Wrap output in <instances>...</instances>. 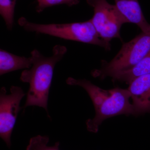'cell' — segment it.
Segmentation results:
<instances>
[{"label": "cell", "instance_id": "cell-2", "mask_svg": "<svg viewBox=\"0 0 150 150\" xmlns=\"http://www.w3.org/2000/svg\"><path fill=\"white\" fill-rule=\"evenodd\" d=\"M94 106L95 115L86 122L89 132L96 133L104 120L119 115H136L133 104L130 101V92L127 89L115 88L108 90L96 86L88 93Z\"/></svg>", "mask_w": 150, "mask_h": 150}, {"label": "cell", "instance_id": "cell-5", "mask_svg": "<svg viewBox=\"0 0 150 150\" xmlns=\"http://www.w3.org/2000/svg\"><path fill=\"white\" fill-rule=\"evenodd\" d=\"M93 8L94 14L91 19L100 37L108 43L113 38L121 40L120 30L122 25L129 21L119 11L115 5L107 0H86Z\"/></svg>", "mask_w": 150, "mask_h": 150}, {"label": "cell", "instance_id": "cell-1", "mask_svg": "<svg viewBox=\"0 0 150 150\" xmlns=\"http://www.w3.org/2000/svg\"><path fill=\"white\" fill-rule=\"evenodd\" d=\"M67 51L65 46L57 45L54 46L50 57L43 56L36 49L31 52L32 67L23 71L20 77L23 82L29 84L23 108L30 106L43 108L50 117L48 102L54 68Z\"/></svg>", "mask_w": 150, "mask_h": 150}, {"label": "cell", "instance_id": "cell-8", "mask_svg": "<svg viewBox=\"0 0 150 150\" xmlns=\"http://www.w3.org/2000/svg\"><path fill=\"white\" fill-rule=\"evenodd\" d=\"M119 11L129 21L137 25L142 32L150 31V24L147 21L138 0H114Z\"/></svg>", "mask_w": 150, "mask_h": 150}, {"label": "cell", "instance_id": "cell-9", "mask_svg": "<svg viewBox=\"0 0 150 150\" xmlns=\"http://www.w3.org/2000/svg\"><path fill=\"white\" fill-rule=\"evenodd\" d=\"M32 66L31 58L17 56L10 52L0 50V75L23 69H29Z\"/></svg>", "mask_w": 150, "mask_h": 150}, {"label": "cell", "instance_id": "cell-11", "mask_svg": "<svg viewBox=\"0 0 150 150\" xmlns=\"http://www.w3.org/2000/svg\"><path fill=\"white\" fill-rule=\"evenodd\" d=\"M16 0H0V14L9 30H11L14 23V14Z\"/></svg>", "mask_w": 150, "mask_h": 150}, {"label": "cell", "instance_id": "cell-10", "mask_svg": "<svg viewBox=\"0 0 150 150\" xmlns=\"http://www.w3.org/2000/svg\"><path fill=\"white\" fill-rule=\"evenodd\" d=\"M148 74H150V51L132 68L115 73L110 77L113 81H118L129 84L136 78Z\"/></svg>", "mask_w": 150, "mask_h": 150}, {"label": "cell", "instance_id": "cell-13", "mask_svg": "<svg viewBox=\"0 0 150 150\" xmlns=\"http://www.w3.org/2000/svg\"><path fill=\"white\" fill-rule=\"evenodd\" d=\"M79 2V0H37L36 11L40 13L47 8L53 6L66 4L69 6H72L77 5Z\"/></svg>", "mask_w": 150, "mask_h": 150}, {"label": "cell", "instance_id": "cell-4", "mask_svg": "<svg viewBox=\"0 0 150 150\" xmlns=\"http://www.w3.org/2000/svg\"><path fill=\"white\" fill-rule=\"evenodd\" d=\"M150 51V31L142 32L129 42L123 43L110 62L102 61L101 68L93 70L92 76L101 80L121 71L129 69L140 62Z\"/></svg>", "mask_w": 150, "mask_h": 150}, {"label": "cell", "instance_id": "cell-3", "mask_svg": "<svg viewBox=\"0 0 150 150\" xmlns=\"http://www.w3.org/2000/svg\"><path fill=\"white\" fill-rule=\"evenodd\" d=\"M18 23L25 30L29 32L96 45L107 51L111 49L110 43L100 37L91 19L81 22L43 24L31 22L22 17L19 19Z\"/></svg>", "mask_w": 150, "mask_h": 150}, {"label": "cell", "instance_id": "cell-7", "mask_svg": "<svg viewBox=\"0 0 150 150\" xmlns=\"http://www.w3.org/2000/svg\"><path fill=\"white\" fill-rule=\"evenodd\" d=\"M129 85L136 115L150 113V74L136 78Z\"/></svg>", "mask_w": 150, "mask_h": 150}, {"label": "cell", "instance_id": "cell-12", "mask_svg": "<svg viewBox=\"0 0 150 150\" xmlns=\"http://www.w3.org/2000/svg\"><path fill=\"white\" fill-rule=\"evenodd\" d=\"M49 138L47 136L38 135L30 140L26 150H60V142H57L53 146H48Z\"/></svg>", "mask_w": 150, "mask_h": 150}, {"label": "cell", "instance_id": "cell-6", "mask_svg": "<svg viewBox=\"0 0 150 150\" xmlns=\"http://www.w3.org/2000/svg\"><path fill=\"white\" fill-rule=\"evenodd\" d=\"M11 93L7 94L5 87L0 91V137L8 147L11 146V138L19 111L22 99L25 93L20 87L12 86Z\"/></svg>", "mask_w": 150, "mask_h": 150}]
</instances>
